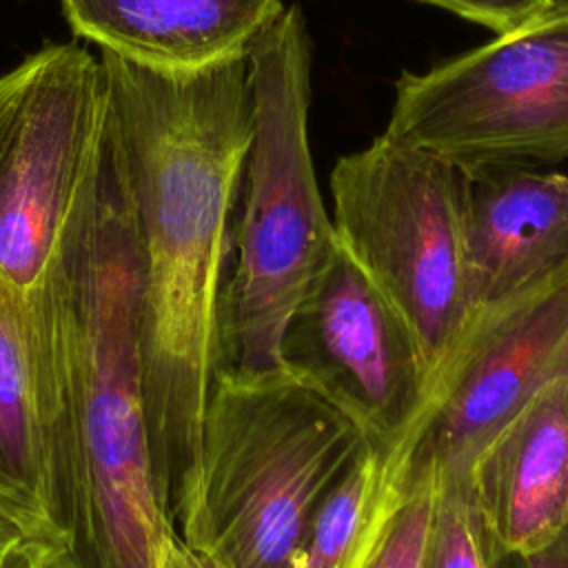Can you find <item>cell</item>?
I'll return each mask as SVG.
<instances>
[{
	"mask_svg": "<svg viewBox=\"0 0 568 568\" xmlns=\"http://www.w3.org/2000/svg\"><path fill=\"white\" fill-rule=\"evenodd\" d=\"M158 568H213L211 564H206L200 555H195L184 541L180 535H175L164 555H162V561Z\"/></svg>",
	"mask_w": 568,
	"mask_h": 568,
	"instance_id": "obj_20",
	"label": "cell"
},
{
	"mask_svg": "<svg viewBox=\"0 0 568 568\" xmlns=\"http://www.w3.org/2000/svg\"><path fill=\"white\" fill-rule=\"evenodd\" d=\"M506 568H568V526L548 544L508 557L504 561Z\"/></svg>",
	"mask_w": 568,
	"mask_h": 568,
	"instance_id": "obj_19",
	"label": "cell"
},
{
	"mask_svg": "<svg viewBox=\"0 0 568 568\" xmlns=\"http://www.w3.org/2000/svg\"><path fill=\"white\" fill-rule=\"evenodd\" d=\"M140 233V348L158 499L175 524L220 371L229 220L251 140L246 55L197 71L100 51Z\"/></svg>",
	"mask_w": 568,
	"mask_h": 568,
	"instance_id": "obj_1",
	"label": "cell"
},
{
	"mask_svg": "<svg viewBox=\"0 0 568 568\" xmlns=\"http://www.w3.org/2000/svg\"><path fill=\"white\" fill-rule=\"evenodd\" d=\"M0 515L71 548L62 348L0 277Z\"/></svg>",
	"mask_w": 568,
	"mask_h": 568,
	"instance_id": "obj_10",
	"label": "cell"
},
{
	"mask_svg": "<svg viewBox=\"0 0 568 568\" xmlns=\"http://www.w3.org/2000/svg\"><path fill=\"white\" fill-rule=\"evenodd\" d=\"M435 504L422 568H504L484 517L477 508L470 477H435Z\"/></svg>",
	"mask_w": 568,
	"mask_h": 568,
	"instance_id": "obj_15",
	"label": "cell"
},
{
	"mask_svg": "<svg viewBox=\"0 0 568 568\" xmlns=\"http://www.w3.org/2000/svg\"><path fill=\"white\" fill-rule=\"evenodd\" d=\"M446 9L468 22L481 24L495 36L510 33L537 16H541L552 0H419Z\"/></svg>",
	"mask_w": 568,
	"mask_h": 568,
	"instance_id": "obj_17",
	"label": "cell"
},
{
	"mask_svg": "<svg viewBox=\"0 0 568 568\" xmlns=\"http://www.w3.org/2000/svg\"><path fill=\"white\" fill-rule=\"evenodd\" d=\"M470 486L504 559L548 544L568 526V366L479 450Z\"/></svg>",
	"mask_w": 568,
	"mask_h": 568,
	"instance_id": "obj_12",
	"label": "cell"
},
{
	"mask_svg": "<svg viewBox=\"0 0 568 568\" xmlns=\"http://www.w3.org/2000/svg\"><path fill=\"white\" fill-rule=\"evenodd\" d=\"M58 568H78V566H75V564L69 559V555H67V557L60 561V566H58Z\"/></svg>",
	"mask_w": 568,
	"mask_h": 568,
	"instance_id": "obj_21",
	"label": "cell"
},
{
	"mask_svg": "<svg viewBox=\"0 0 568 568\" xmlns=\"http://www.w3.org/2000/svg\"><path fill=\"white\" fill-rule=\"evenodd\" d=\"M62 382L78 568H158L178 535L151 466L140 348V233L115 126L100 140L64 242Z\"/></svg>",
	"mask_w": 568,
	"mask_h": 568,
	"instance_id": "obj_2",
	"label": "cell"
},
{
	"mask_svg": "<svg viewBox=\"0 0 568 568\" xmlns=\"http://www.w3.org/2000/svg\"><path fill=\"white\" fill-rule=\"evenodd\" d=\"M282 362L388 450L406 444L433 390L410 326L342 246L293 313Z\"/></svg>",
	"mask_w": 568,
	"mask_h": 568,
	"instance_id": "obj_9",
	"label": "cell"
},
{
	"mask_svg": "<svg viewBox=\"0 0 568 568\" xmlns=\"http://www.w3.org/2000/svg\"><path fill=\"white\" fill-rule=\"evenodd\" d=\"M106 111L100 58L47 44L0 75V277L62 348L64 242Z\"/></svg>",
	"mask_w": 568,
	"mask_h": 568,
	"instance_id": "obj_5",
	"label": "cell"
},
{
	"mask_svg": "<svg viewBox=\"0 0 568 568\" xmlns=\"http://www.w3.org/2000/svg\"><path fill=\"white\" fill-rule=\"evenodd\" d=\"M462 240L473 313L555 271L568 262V175L462 166Z\"/></svg>",
	"mask_w": 568,
	"mask_h": 568,
	"instance_id": "obj_11",
	"label": "cell"
},
{
	"mask_svg": "<svg viewBox=\"0 0 568 568\" xmlns=\"http://www.w3.org/2000/svg\"><path fill=\"white\" fill-rule=\"evenodd\" d=\"M75 36L100 51L197 71L237 55L284 11L282 0H60Z\"/></svg>",
	"mask_w": 568,
	"mask_h": 568,
	"instance_id": "obj_13",
	"label": "cell"
},
{
	"mask_svg": "<svg viewBox=\"0 0 568 568\" xmlns=\"http://www.w3.org/2000/svg\"><path fill=\"white\" fill-rule=\"evenodd\" d=\"M366 444L288 371L220 368L175 530L213 568H291L315 508Z\"/></svg>",
	"mask_w": 568,
	"mask_h": 568,
	"instance_id": "obj_3",
	"label": "cell"
},
{
	"mask_svg": "<svg viewBox=\"0 0 568 568\" xmlns=\"http://www.w3.org/2000/svg\"><path fill=\"white\" fill-rule=\"evenodd\" d=\"M251 140L235 266L220 293V368L286 371L284 331L339 242L308 144L311 38L300 7L284 9L248 47Z\"/></svg>",
	"mask_w": 568,
	"mask_h": 568,
	"instance_id": "obj_4",
	"label": "cell"
},
{
	"mask_svg": "<svg viewBox=\"0 0 568 568\" xmlns=\"http://www.w3.org/2000/svg\"><path fill=\"white\" fill-rule=\"evenodd\" d=\"M437 479L430 466L408 470L406 490L357 568H422Z\"/></svg>",
	"mask_w": 568,
	"mask_h": 568,
	"instance_id": "obj_16",
	"label": "cell"
},
{
	"mask_svg": "<svg viewBox=\"0 0 568 568\" xmlns=\"http://www.w3.org/2000/svg\"><path fill=\"white\" fill-rule=\"evenodd\" d=\"M459 166L568 158V0L426 73H404L384 131Z\"/></svg>",
	"mask_w": 568,
	"mask_h": 568,
	"instance_id": "obj_7",
	"label": "cell"
},
{
	"mask_svg": "<svg viewBox=\"0 0 568 568\" xmlns=\"http://www.w3.org/2000/svg\"><path fill=\"white\" fill-rule=\"evenodd\" d=\"M566 366L568 262L470 315L406 439V473L430 466L439 479L470 477L493 435Z\"/></svg>",
	"mask_w": 568,
	"mask_h": 568,
	"instance_id": "obj_8",
	"label": "cell"
},
{
	"mask_svg": "<svg viewBox=\"0 0 568 568\" xmlns=\"http://www.w3.org/2000/svg\"><path fill=\"white\" fill-rule=\"evenodd\" d=\"M406 481L390 450L368 442L315 508L291 568H357Z\"/></svg>",
	"mask_w": 568,
	"mask_h": 568,
	"instance_id": "obj_14",
	"label": "cell"
},
{
	"mask_svg": "<svg viewBox=\"0 0 568 568\" xmlns=\"http://www.w3.org/2000/svg\"><path fill=\"white\" fill-rule=\"evenodd\" d=\"M339 246L417 337L430 375L473 306L462 240V166L384 133L331 173Z\"/></svg>",
	"mask_w": 568,
	"mask_h": 568,
	"instance_id": "obj_6",
	"label": "cell"
},
{
	"mask_svg": "<svg viewBox=\"0 0 568 568\" xmlns=\"http://www.w3.org/2000/svg\"><path fill=\"white\" fill-rule=\"evenodd\" d=\"M67 555L64 544L40 537L0 515V568H58Z\"/></svg>",
	"mask_w": 568,
	"mask_h": 568,
	"instance_id": "obj_18",
	"label": "cell"
}]
</instances>
